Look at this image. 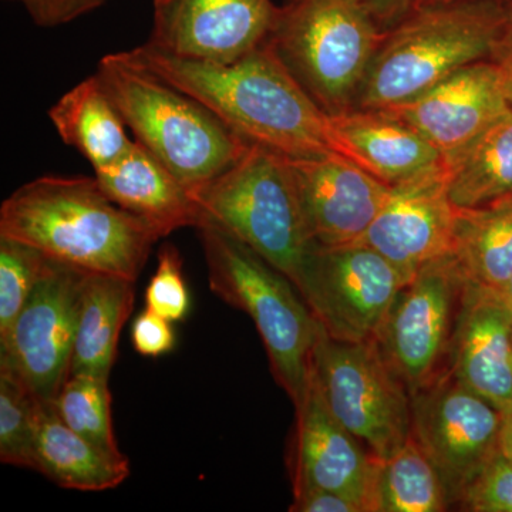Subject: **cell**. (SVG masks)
<instances>
[{
    "instance_id": "obj_5",
    "label": "cell",
    "mask_w": 512,
    "mask_h": 512,
    "mask_svg": "<svg viewBox=\"0 0 512 512\" xmlns=\"http://www.w3.org/2000/svg\"><path fill=\"white\" fill-rule=\"evenodd\" d=\"M211 291L254 320L276 382L298 406L311 382L319 322L291 279L227 229L198 224Z\"/></svg>"
},
{
    "instance_id": "obj_12",
    "label": "cell",
    "mask_w": 512,
    "mask_h": 512,
    "mask_svg": "<svg viewBox=\"0 0 512 512\" xmlns=\"http://www.w3.org/2000/svg\"><path fill=\"white\" fill-rule=\"evenodd\" d=\"M413 437L443 481L451 507L498 453L503 413L450 370L412 396Z\"/></svg>"
},
{
    "instance_id": "obj_18",
    "label": "cell",
    "mask_w": 512,
    "mask_h": 512,
    "mask_svg": "<svg viewBox=\"0 0 512 512\" xmlns=\"http://www.w3.org/2000/svg\"><path fill=\"white\" fill-rule=\"evenodd\" d=\"M448 370L501 413L512 409V308L500 293L470 286Z\"/></svg>"
},
{
    "instance_id": "obj_33",
    "label": "cell",
    "mask_w": 512,
    "mask_h": 512,
    "mask_svg": "<svg viewBox=\"0 0 512 512\" xmlns=\"http://www.w3.org/2000/svg\"><path fill=\"white\" fill-rule=\"evenodd\" d=\"M22 3L30 18L40 28L66 25L101 8L107 0H10Z\"/></svg>"
},
{
    "instance_id": "obj_31",
    "label": "cell",
    "mask_w": 512,
    "mask_h": 512,
    "mask_svg": "<svg viewBox=\"0 0 512 512\" xmlns=\"http://www.w3.org/2000/svg\"><path fill=\"white\" fill-rule=\"evenodd\" d=\"M457 507L471 512H512V460L498 453L471 481Z\"/></svg>"
},
{
    "instance_id": "obj_24",
    "label": "cell",
    "mask_w": 512,
    "mask_h": 512,
    "mask_svg": "<svg viewBox=\"0 0 512 512\" xmlns=\"http://www.w3.org/2000/svg\"><path fill=\"white\" fill-rule=\"evenodd\" d=\"M49 119L63 143L76 148L94 171L116 163L133 144L96 74L63 94L49 110Z\"/></svg>"
},
{
    "instance_id": "obj_14",
    "label": "cell",
    "mask_w": 512,
    "mask_h": 512,
    "mask_svg": "<svg viewBox=\"0 0 512 512\" xmlns=\"http://www.w3.org/2000/svg\"><path fill=\"white\" fill-rule=\"evenodd\" d=\"M457 214L448 198L446 168L441 160L390 187L360 242L392 262L409 282L424 265L453 252Z\"/></svg>"
},
{
    "instance_id": "obj_10",
    "label": "cell",
    "mask_w": 512,
    "mask_h": 512,
    "mask_svg": "<svg viewBox=\"0 0 512 512\" xmlns=\"http://www.w3.org/2000/svg\"><path fill=\"white\" fill-rule=\"evenodd\" d=\"M406 284L392 262L356 242L339 247L313 245L295 285L328 335L365 342L377 339Z\"/></svg>"
},
{
    "instance_id": "obj_40",
    "label": "cell",
    "mask_w": 512,
    "mask_h": 512,
    "mask_svg": "<svg viewBox=\"0 0 512 512\" xmlns=\"http://www.w3.org/2000/svg\"><path fill=\"white\" fill-rule=\"evenodd\" d=\"M286 2H291V0H286Z\"/></svg>"
},
{
    "instance_id": "obj_19",
    "label": "cell",
    "mask_w": 512,
    "mask_h": 512,
    "mask_svg": "<svg viewBox=\"0 0 512 512\" xmlns=\"http://www.w3.org/2000/svg\"><path fill=\"white\" fill-rule=\"evenodd\" d=\"M336 153L396 185L443 160L429 140L384 110H350L330 117Z\"/></svg>"
},
{
    "instance_id": "obj_21",
    "label": "cell",
    "mask_w": 512,
    "mask_h": 512,
    "mask_svg": "<svg viewBox=\"0 0 512 512\" xmlns=\"http://www.w3.org/2000/svg\"><path fill=\"white\" fill-rule=\"evenodd\" d=\"M36 471L59 487L77 491L113 490L130 476V461L110 453L70 429L45 403L36 434Z\"/></svg>"
},
{
    "instance_id": "obj_22",
    "label": "cell",
    "mask_w": 512,
    "mask_h": 512,
    "mask_svg": "<svg viewBox=\"0 0 512 512\" xmlns=\"http://www.w3.org/2000/svg\"><path fill=\"white\" fill-rule=\"evenodd\" d=\"M134 303V282L121 276L87 272L74 335L70 376L109 379L121 329Z\"/></svg>"
},
{
    "instance_id": "obj_23",
    "label": "cell",
    "mask_w": 512,
    "mask_h": 512,
    "mask_svg": "<svg viewBox=\"0 0 512 512\" xmlns=\"http://www.w3.org/2000/svg\"><path fill=\"white\" fill-rule=\"evenodd\" d=\"M448 198L478 210L512 197V110L456 153L443 157Z\"/></svg>"
},
{
    "instance_id": "obj_17",
    "label": "cell",
    "mask_w": 512,
    "mask_h": 512,
    "mask_svg": "<svg viewBox=\"0 0 512 512\" xmlns=\"http://www.w3.org/2000/svg\"><path fill=\"white\" fill-rule=\"evenodd\" d=\"M494 60L470 64L430 90L384 110L409 124L446 157L474 140L510 110Z\"/></svg>"
},
{
    "instance_id": "obj_30",
    "label": "cell",
    "mask_w": 512,
    "mask_h": 512,
    "mask_svg": "<svg viewBox=\"0 0 512 512\" xmlns=\"http://www.w3.org/2000/svg\"><path fill=\"white\" fill-rule=\"evenodd\" d=\"M190 303L180 252L173 244H164L158 251L156 274L146 289L147 309L174 323L187 318Z\"/></svg>"
},
{
    "instance_id": "obj_36",
    "label": "cell",
    "mask_w": 512,
    "mask_h": 512,
    "mask_svg": "<svg viewBox=\"0 0 512 512\" xmlns=\"http://www.w3.org/2000/svg\"><path fill=\"white\" fill-rule=\"evenodd\" d=\"M510 9V23H508L503 42L498 47L493 60L498 64L501 74H503L505 94H507L508 104H510L512 110V0H510Z\"/></svg>"
},
{
    "instance_id": "obj_37",
    "label": "cell",
    "mask_w": 512,
    "mask_h": 512,
    "mask_svg": "<svg viewBox=\"0 0 512 512\" xmlns=\"http://www.w3.org/2000/svg\"><path fill=\"white\" fill-rule=\"evenodd\" d=\"M500 453L512 460V409L503 412L500 430Z\"/></svg>"
},
{
    "instance_id": "obj_11",
    "label": "cell",
    "mask_w": 512,
    "mask_h": 512,
    "mask_svg": "<svg viewBox=\"0 0 512 512\" xmlns=\"http://www.w3.org/2000/svg\"><path fill=\"white\" fill-rule=\"evenodd\" d=\"M86 275L47 256L28 302L0 339V366L16 373L43 403L55 402L69 379Z\"/></svg>"
},
{
    "instance_id": "obj_6",
    "label": "cell",
    "mask_w": 512,
    "mask_h": 512,
    "mask_svg": "<svg viewBox=\"0 0 512 512\" xmlns=\"http://www.w3.org/2000/svg\"><path fill=\"white\" fill-rule=\"evenodd\" d=\"M190 192L201 220L227 229L296 284L315 244L288 157L251 143L237 163Z\"/></svg>"
},
{
    "instance_id": "obj_35",
    "label": "cell",
    "mask_w": 512,
    "mask_h": 512,
    "mask_svg": "<svg viewBox=\"0 0 512 512\" xmlns=\"http://www.w3.org/2000/svg\"><path fill=\"white\" fill-rule=\"evenodd\" d=\"M365 3L379 28L389 32L412 13L417 0H365Z\"/></svg>"
},
{
    "instance_id": "obj_4",
    "label": "cell",
    "mask_w": 512,
    "mask_h": 512,
    "mask_svg": "<svg viewBox=\"0 0 512 512\" xmlns=\"http://www.w3.org/2000/svg\"><path fill=\"white\" fill-rule=\"evenodd\" d=\"M96 76L137 143L188 190L224 173L251 144L200 101L121 53L103 57Z\"/></svg>"
},
{
    "instance_id": "obj_2",
    "label": "cell",
    "mask_w": 512,
    "mask_h": 512,
    "mask_svg": "<svg viewBox=\"0 0 512 512\" xmlns=\"http://www.w3.org/2000/svg\"><path fill=\"white\" fill-rule=\"evenodd\" d=\"M0 237L74 268L133 282L163 238L150 222L111 201L96 177L52 175L22 185L3 201Z\"/></svg>"
},
{
    "instance_id": "obj_16",
    "label": "cell",
    "mask_w": 512,
    "mask_h": 512,
    "mask_svg": "<svg viewBox=\"0 0 512 512\" xmlns=\"http://www.w3.org/2000/svg\"><path fill=\"white\" fill-rule=\"evenodd\" d=\"M288 161L313 244L339 247L362 241L390 185L338 153Z\"/></svg>"
},
{
    "instance_id": "obj_9",
    "label": "cell",
    "mask_w": 512,
    "mask_h": 512,
    "mask_svg": "<svg viewBox=\"0 0 512 512\" xmlns=\"http://www.w3.org/2000/svg\"><path fill=\"white\" fill-rule=\"evenodd\" d=\"M470 286L451 252L424 265L400 289L376 340L412 396L450 369Z\"/></svg>"
},
{
    "instance_id": "obj_15",
    "label": "cell",
    "mask_w": 512,
    "mask_h": 512,
    "mask_svg": "<svg viewBox=\"0 0 512 512\" xmlns=\"http://www.w3.org/2000/svg\"><path fill=\"white\" fill-rule=\"evenodd\" d=\"M295 409L288 461L293 493L323 488L348 495L363 512H376L380 460L333 417L312 377Z\"/></svg>"
},
{
    "instance_id": "obj_7",
    "label": "cell",
    "mask_w": 512,
    "mask_h": 512,
    "mask_svg": "<svg viewBox=\"0 0 512 512\" xmlns=\"http://www.w3.org/2000/svg\"><path fill=\"white\" fill-rule=\"evenodd\" d=\"M384 35L365 0H291L268 42L328 116L355 109Z\"/></svg>"
},
{
    "instance_id": "obj_13",
    "label": "cell",
    "mask_w": 512,
    "mask_h": 512,
    "mask_svg": "<svg viewBox=\"0 0 512 512\" xmlns=\"http://www.w3.org/2000/svg\"><path fill=\"white\" fill-rule=\"evenodd\" d=\"M281 13L272 0H154L147 43L184 59L234 63L268 42Z\"/></svg>"
},
{
    "instance_id": "obj_1",
    "label": "cell",
    "mask_w": 512,
    "mask_h": 512,
    "mask_svg": "<svg viewBox=\"0 0 512 512\" xmlns=\"http://www.w3.org/2000/svg\"><path fill=\"white\" fill-rule=\"evenodd\" d=\"M120 53L127 62L190 94L249 143L286 157L336 153L330 116L269 42L228 64L184 59L150 43Z\"/></svg>"
},
{
    "instance_id": "obj_20",
    "label": "cell",
    "mask_w": 512,
    "mask_h": 512,
    "mask_svg": "<svg viewBox=\"0 0 512 512\" xmlns=\"http://www.w3.org/2000/svg\"><path fill=\"white\" fill-rule=\"evenodd\" d=\"M94 174L111 201L150 222L163 238L200 224L190 190L136 140L116 163Z\"/></svg>"
},
{
    "instance_id": "obj_39",
    "label": "cell",
    "mask_w": 512,
    "mask_h": 512,
    "mask_svg": "<svg viewBox=\"0 0 512 512\" xmlns=\"http://www.w3.org/2000/svg\"><path fill=\"white\" fill-rule=\"evenodd\" d=\"M456 2V0H417V5H439V3Z\"/></svg>"
},
{
    "instance_id": "obj_25",
    "label": "cell",
    "mask_w": 512,
    "mask_h": 512,
    "mask_svg": "<svg viewBox=\"0 0 512 512\" xmlns=\"http://www.w3.org/2000/svg\"><path fill=\"white\" fill-rule=\"evenodd\" d=\"M453 254L471 285L500 291L512 278V197L458 210Z\"/></svg>"
},
{
    "instance_id": "obj_8",
    "label": "cell",
    "mask_w": 512,
    "mask_h": 512,
    "mask_svg": "<svg viewBox=\"0 0 512 512\" xmlns=\"http://www.w3.org/2000/svg\"><path fill=\"white\" fill-rule=\"evenodd\" d=\"M311 377L329 412L377 460L394 456L412 437V394L376 339H335L319 323Z\"/></svg>"
},
{
    "instance_id": "obj_3",
    "label": "cell",
    "mask_w": 512,
    "mask_h": 512,
    "mask_svg": "<svg viewBox=\"0 0 512 512\" xmlns=\"http://www.w3.org/2000/svg\"><path fill=\"white\" fill-rule=\"evenodd\" d=\"M510 15V0L416 5L384 35L353 110L396 106L470 64L493 60Z\"/></svg>"
},
{
    "instance_id": "obj_26",
    "label": "cell",
    "mask_w": 512,
    "mask_h": 512,
    "mask_svg": "<svg viewBox=\"0 0 512 512\" xmlns=\"http://www.w3.org/2000/svg\"><path fill=\"white\" fill-rule=\"evenodd\" d=\"M450 507L436 467L413 434L394 456L380 461L376 512H443Z\"/></svg>"
},
{
    "instance_id": "obj_27",
    "label": "cell",
    "mask_w": 512,
    "mask_h": 512,
    "mask_svg": "<svg viewBox=\"0 0 512 512\" xmlns=\"http://www.w3.org/2000/svg\"><path fill=\"white\" fill-rule=\"evenodd\" d=\"M45 403L8 367L0 366V461L36 471V434Z\"/></svg>"
},
{
    "instance_id": "obj_32",
    "label": "cell",
    "mask_w": 512,
    "mask_h": 512,
    "mask_svg": "<svg viewBox=\"0 0 512 512\" xmlns=\"http://www.w3.org/2000/svg\"><path fill=\"white\" fill-rule=\"evenodd\" d=\"M170 320L158 313L146 311L134 319L131 326V342L141 356L160 357L175 346V333Z\"/></svg>"
},
{
    "instance_id": "obj_29",
    "label": "cell",
    "mask_w": 512,
    "mask_h": 512,
    "mask_svg": "<svg viewBox=\"0 0 512 512\" xmlns=\"http://www.w3.org/2000/svg\"><path fill=\"white\" fill-rule=\"evenodd\" d=\"M46 262L47 256L32 245L0 237V339L28 302Z\"/></svg>"
},
{
    "instance_id": "obj_34",
    "label": "cell",
    "mask_w": 512,
    "mask_h": 512,
    "mask_svg": "<svg viewBox=\"0 0 512 512\" xmlns=\"http://www.w3.org/2000/svg\"><path fill=\"white\" fill-rule=\"evenodd\" d=\"M292 512H363L348 495L323 488H303L293 493Z\"/></svg>"
},
{
    "instance_id": "obj_28",
    "label": "cell",
    "mask_w": 512,
    "mask_h": 512,
    "mask_svg": "<svg viewBox=\"0 0 512 512\" xmlns=\"http://www.w3.org/2000/svg\"><path fill=\"white\" fill-rule=\"evenodd\" d=\"M53 404L60 419L70 429L103 450L121 453L111 421L109 379L70 376Z\"/></svg>"
},
{
    "instance_id": "obj_38",
    "label": "cell",
    "mask_w": 512,
    "mask_h": 512,
    "mask_svg": "<svg viewBox=\"0 0 512 512\" xmlns=\"http://www.w3.org/2000/svg\"><path fill=\"white\" fill-rule=\"evenodd\" d=\"M498 293H500L501 298H503L504 301L512 308V278L503 286V288L500 289V291H498Z\"/></svg>"
}]
</instances>
